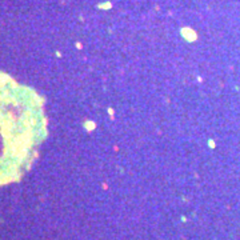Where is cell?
Instances as JSON below:
<instances>
[{
    "instance_id": "obj_1",
    "label": "cell",
    "mask_w": 240,
    "mask_h": 240,
    "mask_svg": "<svg viewBox=\"0 0 240 240\" xmlns=\"http://www.w3.org/2000/svg\"><path fill=\"white\" fill-rule=\"evenodd\" d=\"M47 136L43 99L0 72V185L19 180Z\"/></svg>"
}]
</instances>
